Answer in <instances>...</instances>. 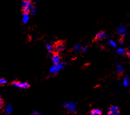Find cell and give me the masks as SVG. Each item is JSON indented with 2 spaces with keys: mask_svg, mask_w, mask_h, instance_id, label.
I'll return each mask as SVG.
<instances>
[{
  "mask_svg": "<svg viewBox=\"0 0 130 115\" xmlns=\"http://www.w3.org/2000/svg\"><path fill=\"white\" fill-rule=\"evenodd\" d=\"M34 5L31 0H23L22 1V11L23 13H29L32 9Z\"/></svg>",
  "mask_w": 130,
  "mask_h": 115,
  "instance_id": "obj_1",
  "label": "cell"
},
{
  "mask_svg": "<svg viewBox=\"0 0 130 115\" xmlns=\"http://www.w3.org/2000/svg\"><path fill=\"white\" fill-rule=\"evenodd\" d=\"M66 46V43L64 41H59L55 43L54 46H53V51L54 53H59L60 52H62L65 48Z\"/></svg>",
  "mask_w": 130,
  "mask_h": 115,
  "instance_id": "obj_2",
  "label": "cell"
},
{
  "mask_svg": "<svg viewBox=\"0 0 130 115\" xmlns=\"http://www.w3.org/2000/svg\"><path fill=\"white\" fill-rule=\"evenodd\" d=\"M64 65V63H59L58 64H54V66H52L50 69V72L53 74V75H55L57 73H59V71H61L63 68Z\"/></svg>",
  "mask_w": 130,
  "mask_h": 115,
  "instance_id": "obj_3",
  "label": "cell"
},
{
  "mask_svg": "<svg viewBox=\"0 0 130 115\" xmlns=\"http://www.w3.org/2000/svg\"><path fill=\"white\" fill-rule=\"evenodd\" d=\"M12 84L17 88H21V89H28L30 87V84L27 82H21L16 81L12 82Z\"/></svg>",
  "mask_w": 130,
  "mask_h": 115,
  "instance_id": "obj_4",
  "label": "cell"
},
{
  "mask_svg": "<svg viewBox=\"0 0 130 115\" xmlns=\"http://www.w3.org/2000/svg\"><path fill=\"white\" fill-rule=\"evenodd\" d=\"M64 107L71 113H75L76 109V105L73 102H66L64 104Z\"/></svg>",
  "mask_w": 130,
  "mask_h": 115,
  "instance_id": "obj_5",
  "label": "cell"
},
{
  "mask_svg": "<svg viewBox=\"0 0 130 115\" xmlns=\"http://www.w3.org/2000/svg\"><path fill=\"white\" fill-rule=\"evenodd\" d=\"M120 111L118 107L115 106H110L108 109V115H119Z\"/></svg>",
  "mask_w": 130,
  "mask_h": 115,
  "instance_id": "obj_6",
  "label": "cell"
},
{
  "mask_svg": "<svg viewBox=\"0 0 130 115\" xmlns=\"http://www.w3.org/2000/svg\"><path fill=\"white\" fill-rule=\"evenodd\" d=\"M107 34L105 32L103 31H101L99 32V33H97L95 35V38L94 39V41H100V40H103L104 39H105L106 37Z\"/></svg>",
  "mask_w": 130,
  "mask_h": 115,
  "instance_id": "obj_7",
  "label": "cell"
},
{
  "mask_svg": "<svg viewBox=\"0 0 130 115\" xmlns=\"http://www.w3.org/2000/svg\"><path fill=\"white\" fill-rule=\"evenodd\" d=\"M117 33L121 37H124L126 34V27L124 25H120L117 28Z\"/></svg>",
  "mask_w": 130,
  "mask_h": 115,
  "instance_id": "obj_8",
  "label": "cell"
},
{
  "mask_svg": "<svg viewBox=\"0 0 130 115\" xmlns=\"http://www.w3.org/2000/svg\"><path fill=\"white\" fill-rule=\"evenodd\" d=\"M52 60L54 64H58L60 63L61 57L57 53H54L52 56Z\"/></svg>",
  "mask_w": 130,
  "mask_h": 115,
  "instance_id": "obj_9",
  "label": "cell"
},
{
  "mask_svg": "<svg viewBox=\"0 0 130 115\" xmlns=\"http://www.w3.org/2000/svg\"><path fill=\"white\" fill-rule=\"evenodd\" d=\"M22 20L24 24L27 23L28 22V21H29L30 17H29V14H28V13H23V14L22 16Z\"/></svg>",
  "mask_w": 130,
  "mask_h": 115,
  "instance_id": "obj_10",
  "label": "cell"
},
{
  "mask_svg": "<svg viewBox=\"0 0 130 115\" xmlns=\"http://www.w3.org/2000/svg\"><path fill=\"white\" fill-rule=\"evenodd\" d=\"M116 67H117V72L119 74H122V73L124 71V68L122 66V65L119 63H117V65H116Z\"/></svg>",
  "mask_w": 130,
  "mask_h": 115,
  "instance_id": "obj_11",
  "label": "cell"
},
{
  "mask_svg": "<svg viewBox=\"0 0 130 115\" xmlns=\"http://www.w3.org/2000/svg\"><path fill=\"white\" fill-rule=\"evenodd\" d=\"M90 114L91 115H102L103 113L101 111V110L99 109H92L90 111Z\"/></svg>",
  "mask_w": 130,
  "mask_h": 115,
  "instance_id": "obj_12",
  "label": "cell"
},
{
  "mask_svg": "<svg viewBox=\"0 0 130 115\" xmlns=\"http://www.w3.org/2000/svg\"><path fill=\"white\" fill-rule=\"evenodd\" d=\"M123 84L125 87H128L130 85V78L128 76L124 77V79L123 80Z\"/></svg>",
  "mask_w": 130,
  "mask_h": 115,
  "instance_id": "obj_13",
  "label": "cell"
},
{
  "mask_svg": "<svg viewBox=\"0 0 130 115\" xmlns=\"http://www.w3.org/2000/svg\"><path fill=\"white\" fill-rule=\"evenodd\" d=\"M117 53H119V55H124L126 54V51L124 48H119L117 50Z\"/></svg>",
  "mask_w": 130,
  "mask_h": 115,
  "instance_id": "obj_14",
  "label": "cell"
},
{
  "mask_svg": "<svg viewBox=\"0 0 130 115\" xmlns=\"http://www.w3.org/2000/svg\"><path fill=\"white\" fill-rule=\"evenodd\" d=\"M13 108L11 105H8L5 107V112L7 114H10L12 112Z\"/></svg>",
  "mask_w": 130,
  "mask_h": 115,
  "instance_id": "obj_15",
  "label": "cell"
},
{
  "mask_svg": "<svg viewBox=\"0 0 130 115\" xmlns=\"http://www.w3.org/2000/svg\"><path fill=\"white\" fill-rule=\"evenodd\" d=\"M46 48H47L48 51H49L50 53H51L52 51H53V46L52 45L50 44H47L46 45Z\"/></svg>",
  "mask_w": 130,
  "mask_h": 115,
  "instance_id": "obj_16",
  "label": "cell"
},
{
  "mask_svg": "<svg viewBox=\"0 0 130 115\" xmlns=\"http://www.w3.org/2000/svg\"><path fill=\"white\" fill-rule=\"evenodd\" d=\"M73 49L75 50V51H79L81 50V46H80V44H75V46H74V48Z\"/></svg>",
  "mask_w": 130,
  "mask_h": 115,
  "instance_id": "obj_17",
  "label": "cell"
},
{
  "mask_svg": "<svg viewBox=\"0 0 130 115\" xmlns=\"http://www.w3.org/2000/svg\"><path fill=\"white\" fill-rule=\"evenodd\" d=\"M109 43H110V44L111 45V46H113V48H115L116 46H117V44H116L115 42V41H113V40H112V39L109 40Z\"/></svg>",
  "mask_w": 130,
  "mask_h": 115,
  "instance_id": "obj_18",
  "label": "cell"
},
{
  "mask_svg": "<svg viewBox=\"0 0 130 115\" xmlns=\"http://www.w3.org/2000/svg\"><path fill=\"white\" fill-rule=\"evenodd\" d=\"M7 83V81L4 78H2V79H0V85H3V84H5Z\"/></svg>",
  "mask_w": 130,
  "mask_h": 115,
  "instance_id": "obj_19",
  "label": "cell"
},
{
  "mask_svg": "<svg viewBox=\"0 0 130 115\" xmlns=\"http://www.w3.org/2000/svg\"><path fill=\"white\" fill-rule=\"evenodd\" d=\"M36 12H37L36 7H35V6H34L33 8H32V10L30 11V13H31V14L32 15V16H34V15L35 14Z\"/></svg>",
  "mask_w": 130,
  "mask_h": 115,
  "instance_id": "obj_20",
  "label": "cell"
},
{
  "mask_svg": "<svg viewBox=\"0 0 130 115\" xmlns=\"http://www.w3.org/2000/svg\"><path fill=\"white\" fill-rule=\"evenodd\" d=\"M4 106V101L0 97V109H1V108L3 107Z\"/></svg>",
  "mask_w": 130,
  "mask_h": 115,
  "instance_id": "obj_21",
  "label": "cell"
},
{
  "mask_svg": "<svg viewBox=\"0 0 130 115\" xmlns=\"http://www.w3.org/2000/svg\"><path fill=\"white\" fill-rule=\"evenodd\" d=\"M32 115H41V114L36 111H32Z\"/></svg>",
  "mask_w": 130,
  "mask_h": 115,
  "instance_id": "obj_22",
  "label": "cell"
},
{
  "mask_svg": "<svg viewBox=\"0 0 130 115\" xmlns=\"http://www.w3.org/2000/svg\"><path fill=\"white\" fill-rule=\"evenodd\" d=\"M81 50L83 51V53L85 52V51L87 50V46H84V47H81Z\"/></svg>",
  "mask_w": 130,
  "mask_h": 115,
  "instance_id": "obj_23",
  "label": "cell"
},
{
  "mask_svg": "<svg viewBox=\"0 0 130 115\" xmlns=\"http://www.w3.org/2000/svg\"><path fill=\"white\" fill-rule=\"evenodd\" d=\"M126 55L129 58H130V50H128V51H126Z\"/></svg>",
  "mask_w": 130,
  "mask_h": 115,
  "instance_id": "obj_24",
  "label": "cell"
}]
</instances>
